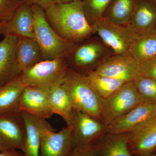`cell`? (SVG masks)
I'll return each instance as SVG.
<instances>
[{
    "mask_svg": "<svg viewBox=\"0 0 156 156\" xmlns=\"http://www.w3.org/2000/svg\"><path fill=\"white\" fill-rule=\"evenodd\" d=\"M20 75L0 86V115L20 112V100L25 87Z\"/></svg>",
    "mask_w": 156,
    "mask_h": 156,
    "instance_id": "19",
    "label": "cell"
},
{
    "mask_svg": "<svg viewBox=\"0 0 156 156\" xmlns=\"http://www.w3.org/2000/svg\"><path fill=\"white\" fill-rule=\"evenodd\" d=\"M130 136V133H106L94 145L97 156H135L128 147Z\"/></svg>",
    "mask_w": 156,
    "mask_h": 156,
    "instance_id": "18",
    "label": "cell"
},
{
    "mask_svg": "<svg viewBox=\"0 0 156 156\" xmlns=\"http://www.w3.org/2000/svg\"><path fill=\"white\" fill-rule=\"evenodd\" d=\"M133 82L140 103L156 104V80L137 75Z\"/></svg>",
    "mask_w": 156,
    "mask_h": 156,
    "instance_id": "26",
    "label": "cell"
},
{
    "mask_svg": "<svg viewBox=\"0 0 156 156\" xmlns=\"http://www.w3.org/2000/svg\"><path fill=\"white\" fill-rule=\"evenodd\" d=\"M114 54L100 38L91 37L78 43L66 59L69 67L86 75Z\"/></svg>",
    "mask_w": 156,
    "mask_h": 156,
    "instance_id": "4",
    "label": "cell"
},
{
    "mask_svg": "<svg viewBox=\"0 0 156 156\" xmlns=\"http://www.w3.org/2000/svg\"><path fill=\"white\" fill-rule=\"evenodd\" d=\"M7 22H0V35H2V30Z\"/></svg>",
    "mask_w": 156,
    "mask_h": 156,
    "instance_id": "34",
    "label": "cell"
},
{
    "mask_svg": "<svg viewBox=\"0 0 156 156\" xmlns=\"http://www.w3.org/2000/svg\"><path fill=\"white\" fill-rule=\"evenodd\" d=\"M62 85L73 109L100 120L102 98L92 87L86 75L69 67Z\"/></svg>",
    "mask_w": 156,
    "mask_h": 156,
    "instance_id": "2",
    "label": "cell"
},
{
    "mask_svg": "<svg viewBox=\"0 0 156 156\" xmlns=\"http://www.w3.org/2000/svg\"><path fill=\"white\" fill-rule=\"evenodd\" d=\"M140 104L138 94L133 82L126 83L108 97L102 99L101 121L108 126Z\"/></svg>",
    "mask_w": 156,
    "mask_h": 156,
    "instance_id": "6",
    "label": "cell"
},
{
    "mask_svg": "<svg viewBox=\"0 0 156 156\" xmlns=\"http://www.w3.org/2000/svg\"><path fill=\"white\" fill-rule=\"evenodd\" d=\"M147 1H150V2H151L154 3V2H156V0H147Z\"/></svg>",
    "mask_w": 156,
    "mask_h": 156,
    "instance_id": "36",
    "label": "cell"
},
{
    "mask_svg": "<svg viewBox=\"0 0 156 156\" xmlns=\"http://www.w3.org/2000/svg\"><path fill=\"white\" fill-rule=\"evenodd\" d=\"M50 105L54 114L60 116L66 122H70L73 108L69 96L63 85L48 92Z\"/></svg>",
    "mask_w": 156,
    "mask_h": 156,
    "instance_id": "24",
    "label": "cell"
},
{
    "mask_svg": "<svg viewBox=\"0 0 156 156\" xmlns=\"http://www.w3.org/2000/svg\"><path fill=\"white\" fill-rule=\"evenodd\" d=\"M0 156H25L21 151L17 150H11L0 152Z\"/></svg>",
    "mask_w": 156,
    "mask_h": 156,
    "instance_id": "32",
    "label": "cell"
},
{
    "mask_svg": "<svg viewBox=\"0 0 156 156\" xmlns=\"http://www.w3.org/2000/svg\"><path fill=\"white\" fill-rule=\"evenodd\" d=\"M26 138V128L21 112L0 115V152L23 151Z\"/></svg>",
    "mask_w": 156,
    "mask_h": 156,
    "instance_id": "9",
    "label": "cell"
},
{
    "mask_svg": "<svg viewBox=\"0 0 156 156\" xmlns=\"http://www.w3.org/2000/svg\"><path fill=\"white\" fill-rule=\"evenodd\" d=\"M34 29L33 5L26 1L20 6L11 19L6 23L2 30V35L34 38Z\"/></svg>",
    "mask_w": 156,
    "mask_h": 156,
    "instance_id": "16",
    "label": "cell"
},
{
    "mask_svg": "<svg viewBox=\"0 0 156 156\" xmlns=\"http://www.w3.org/2000/svg\"><path fill=\"white\" fill-rule=\"evenodd\" d=\"M138 64L129 55L114 54L95 70L101 75L126 82H133L136 77Z\"/></svg>",
    "mask_w": 156,
    "mask_h": 156,
    "instance_id": "13",
    "label": "cell"
},
{
    "mask_svg": "<svg viewBox=\"0 0 156 156\" xmlns=\"http://www.w3.org/2000/svg\"><path fill=\"white\" fill-rule=\"evenodd\" d=\"M131 153L135 156H146L156 150V114L130 133L128 142Z\"/></svg>",
    "mask_w": 156,
    "mask_h": 156,
    "instance_id": "11",
    "label": "cell"
},
{
    "mask_svg": "<svg viewBox=\"0 0 156 156\" xmlns=\"http://www.w3.org/2000/svg\"><path fill=\"white\" fill-rule=\"evenodd\" d=\"M45 13L51 27L68 41L78 44L95 34L86 17L83 2L54 3L45 10Z\"/></svg>",
    "mask_w": 156,
    "mask_h": 156,
    "instance_id": "1",
    "label": "cell"
},
{
    "mask_svg": "<svg viewBox=\"0 0 156 156\" xmlns=\"http://www.w3.org/2000/svg\"><path fill=\"white\" fill-rule=\"evenodd\" d=\"M136 74L156 80V57L138 64Z\"/></svg>",
    "mask_w": 156,
    "mask_h": 156,
    "instance_id": "29",
    "label": "cell"
},
{
    "mask_svg": "<svg viewBox=\"0 0 156 156\" xmlns=\"http://www.w3.org/2000/svg\"><path fill=\"white\" fill-rule=\"evenodd\" d=\"M69 156H97V155L94 145H86L73 147Z\"/></svg>",
    "mask_w": 156,
    "mask_h": 156,
    "instance_id": "30",
    "label": "cell"
},
{
    "mask_svg": "<svg viewBox=\"0 0 156 156\" xmlns=\"http://www.w3.org/2000/svg\"><path fill=\"white\" fill-rule=\"evenodd\" d=\"M20 112L46 120L54 114L48 92L34 87H25L20 100Z\"/></svg>",
    "mask_w": 156,
    "mask_h": 156,
    "instance_id": "14",
    "label": "cell"
},
{
    "mask_svg": "<svg viewBox=\"0 0 156 156\" xmlns=\"http://www.w3.org/2000/svg\"><path fill=\"white\" fill-rule=\"evenodd\" d=\"M16 54L22 73L43 60L40 46L33 38H18Z\"/></svg>",
    "mask_w": 156,
    "mask_h": 156,
    "instance_id": "21",
    "label": "cell"
},
{
    "mask_svg": "<svg viewBox=\"0 0 156 156\" xmlns=\"http://www.w3.org/2000/svg\"><path fill=\"white\" fill-rule=\"evenodd\" d=\"M33 5H35L41 7L44 10L48 9L53 4L52 0H26Z\"/></svg>",
    "mask_w": 156,
    "mask_h": 156,
    "instance_id": "31",
    "label": "cell"
},
{
    "mask_svg": "<svg viewBox=\"0 0 156 156\" xmlns=\"http://www.w3.org/2000/svg\"><path fill=\"white\" fill-rule=\"evenodd\" d=\"M155 32L156 33V30H155Z\"/></svg>",
    "mask_w": 156,
    "mask_h": 156,
    "instance_id": "38",
    "label": "cell"
},
{
    "mask_svg": "<svg viewBox=\"0 0 156 156\" xmlns=\"http://www.w3.org/2000/svg\"><path fill=\"white\" fill-rule=\"evenodd\" d=\"M154 153L156 154V150L155 151V152Z\"/></svg>",
    "mask_w": 156,
    "mask_h": 156,
    "instance_id": "37",
    "label": "cell"
},
{
    "mask_svg": "<svg viewBox=\"0 0 156 156\" xmlns=\"http://www.w3.org/2000/svg\"><path fill=\"white\" fill-rule=\"evenodd\" d=\"M18 38L8 35L0 41V86L22 73L17 59Z\"/></svg>",
    "mask_w": 156,
    "mask_h": 156,
    "instance_id": "15",
    "label": "cell"
},
{
    "mask_svg": "<svg viewBox=\"0 0 156 156\" xmlns=\"http://www.w3.org/2000/svg\"><path fill=\"white\" fill-rule=\"evenodd\" d=\"M53 4L54 3H57V4H66L73 2H83L84 0H52Z\"/></svg>",
    "mask_w": 156,
    "mask_h": 156,
    "instance_id": "33",
    "label": "cell"
},
{
    "mask_svg": "<svg viewBox=\"0 0 156 156\" xmlns=\"http://www.w3.org/2000/svg\"><path fill=\"white\" fill-rule=\"evenodd\" d=\"M95 34L115 54L128 55L131 44L137 36L128 25H119L104 17L92 24Z\"/></svg>",
    "mask_w": 156,
    "mask_h": 156,
    "instance_id": "7",
    "label": "cell"
},
{
    "mask_svg": "<svg viewBox=\"0 0 156 156\" xmlns=\"http://www.w3.org/2000/svg\"><path fill=\"white\" fill-rule=\"evenodd\" d=\"M137 36L156 30V7L147 0H139L128 25Z\"/></svg>",
    "mask_w": 156,
    "mask_h": 156,
    "instance_id": "17",
    "label": "cell"
},
{
    "mask_svg": "<svg viewBox=\"0 0 156 156\" xmlns=\"http://www.w3.org/2000/svg\"><path fill=\"white\" fill-rule=\"evenodd\" d=\"M33 8L34 38L41 48L43 60L66 58L77 44L66 41L56 33L48 23L44 10L35 5Z\"/></svg>",
    "mask_w": 156,
    "mask_h": 156,
    "instance_id": "3",
    "label": "cell"
},
{
    "mask_svg": "<svg viewBox=\"0 0 156 156\" xmlns=\"http://www.w3.org/2000/svg\"><path fill=\"white\" fill-rule=\"evenodd\" d=\"M73 147L94 145L106 134L107 126L100 120L74 109L70 122Z\"/></svg>",
    "mask_w": 156,
    "mask_h": 156,
    "instance_id": "8",
    "label": "cell"
},
{
    "mask_svg": "<svg viewBox=\"0 0 156 156\" xmlns=\"http://www.w3.org/2000/svg\"><path fill=\"white\" fill-rule=\"evenodd\" d=\"M156 114V104L140 103L127 113L107 126L106 133H131L146 121Z\"/></svg>",
    "mask_w": 156,
    "mask_h": 156,
    "instance_id": "12",
    "label": "cell"
},
{
    "mask_svg": "<svg viewBox=\"0 0 156 156\" xmlns=\"http://www.w3.org/2000/svg\"><path fill=\"white\" fill-rule=\"evenodd\" d=\"M92 87L102 99L108 97L126 82L98 73L95 70L86 75Z\"/></svg>",
    "mask_w": 156,
    "mask_h": 156,
    "instance_id": "25",
    "label": "cell"
},
{
    "mask_svg": "<svg viewBox=\"0 0 156 156\" xmlns=\"http://www.w3.org/2000/svg\"><path fill=\"white\" fill-rule=\"evenodd\" d=\"M73 147L71 127L67 126L55 132L46 120L41 134L40 156H69Z\"/></svg>",
    "mask_w": 156,
    "mask_h": 156,
    "instance_id": "10",
    "label": "cell"
},
{
    "mask_svg": "<svg viewBox=\"0 0 156 156\" xmlns=\"http://www.w3.org/2000/svg\"><path fill=\"white\" fill-rule=\"evenodd\" d=\"M68 67L65 58L42 60L20 76L25 87L48 92L63 84Z\"/></svg>",
    "mask_w": 156,
    "mask_h": 156,
    "instance_id": "5",
    "label": "cell"
},
{
    "mask_svg": "<svg viewBox=\"0 0 156 156\" xmlns=\"http://www.w3.org/2000/svg\"><path fill=\"white\" fill-rule=\"evenodd\" d=\"M112 0H84V12L91 25L96 20L102 18L105 12Z\"/></svg>",
    "mask_w": 156,
    "mask_h": 156,
    "instance_id": "27",
    "label": "cell"
},
{
    "mask_svg": "<svg viewBox=\"0 0 156 156\" xmlns=\"http://www.w3.org/2000/svg\"><path fill=\"white\" fill-rule=\"evenodd\" d=\"M128 55L137 64L156 57V33L137 36L131 45Z\"/></svg>",
    "mask_w": 156,
    "mask_h": 156,
    "instance_id": "22",
    "label": "cell"
},
{
    "mask_svg": "<svg viewBox=\"0 0 156 156\" xmlns=\"http://www.w3.org/2000/svg\"><path fill=\"white\" fill-rule=\"evenodd\" d=\"M146 156H156V154L153 153Z\"/></svg>",
    "mask_w": 156,
    "mask_h": 156,
    "instance_id": "35",
    "label": "cell"
},
{
    "mask_svg": "<svg viewBox=\"0 0 156 156\" xmlns=\"http://www.w3.org/2000/svg\"><path fill=\"white\" fill-rule=\"evenodd\" d=\"M139 0H112L103 17L119 25L129 24Z\"/></svg>",
    "mask_w": 156,
    "mask_h": 156,
    "instance_id": "23",
    "label": "cell"
},
{
    "mask_svg": "<svg viewBox=\"0 0 156 156\" xmlns=\"http://www.w3.org/2000/svg\"><path fill=\"white\" fill-rule=\"evenodd\" d=\"M21 113L26 128V138L22 152L25 156H40L41 134L46 120L34 116L25 112Z\"/></svg>",
    "mask_w": 156,
    "mask_h": 156,
    "instance_id": "20",
    "label": "cell"
},
{
    "mask_svg": "<svg viewBox=\"0 0 156 156\" xmlns=\"http://www.w3.org/2000/svg\"><path fill=\"white\" fill-rule=\"evenodd\" d=\"M26 0H0V22H7Z\"/></svg>",
    "mask_w": 156,
    "mask_h": 156,
    "instance_id": "28",
    "label": "cell"
}]
</instances>
